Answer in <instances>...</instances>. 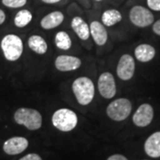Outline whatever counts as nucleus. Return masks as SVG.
<instances>
[{"label":"nucleus","instance_id":"obj_18","mask_svg":"<svg viewBox=\"0 0 160 160\" xmlns=\"http://www.w3.org/2000/svg\"><path fill=\"white\" fill-rule=\"evenodd\" d=\"M122 13L118 9H107L102 14V23L105 27H113L122 21Z\"/></svg>","mask_w":160,"mask_h":160},{"label":"nucleus","instance_id":"obj_1","mask_svg":"<svg viewBox=\"0 0 160 160\" xmlns=\"http://www.w3.org/2000/svg\"><path fill=\"white\" fill-rule=\"evenodd\" d=\"M71 88L78 104L87 106L92 102L95 94V86L90 78L84 76L76 78Z\"/></svg>","mask_w":160,"mask_h":160},{"label":"nucleus","instance_id":"obj_6","mask_svg":"<svg viewBox=\"0 0 160 160\" xmlns=\"http://www.w3.org/2000/svg\"><path fill=\"white\" fill-rule=\"evenodd\" d=\"M129 20L136 27L146 28L153 24L154 15L144 6H134L129 12Z\"/></svg>","mask_w":160,"mask_h":160},{"label":"nucleus","instance_id":"obj_22","mask_svg":"<svg viewBox=\"0 0 160 160\" xmlns=\"http://www.w3.org/2000/svg\"><path fill=\"white\" fill-rule=\"evenodd\" d=\"M147 5L149 9L160 12V0H147Z\"/></svg>","mask_w":160,"mask_h":160},{"label":"nucleus","instance_id":"obj_16","mask_svg":"<svg viewBox=\"0 0 160 160\" xmlns=\"http://www.w3.org/2000/svg\"><path fill=\"white\" fill-rule=\"evenodd\" d=\"M156 49L149 44H141L134 49V56L141 62H149L154 59Z\"/></svg>","mask_w":160,"mask_h":160},{"label":"nucleus","instance_id":"obj_17","mask_svg":"<svg viewBox=\"0 0 160 160\" xmlns=\"http://www.w3.org/2000/svg\"><path fill=\"white\" fill-rule=\"evenodd\" d=\"M28 46L31 51L38 55H44L48 50V45L46 39L39 35H32L28 39Z\"/></svg>","mask_w":160,"mask_h":160},{"label":"nucleus","instance_id":"obj_24","mask_svg":"<svg viewBox=\"0 0 160 160\" xmlns=\"http://www.w3.org/2000/svg\"><path fill=\"white\" fill-rule=\"evenodd\" d=\"M152 30L155 34L160 36V19L158 20L155 23H153V26H152Z\"/></svg>","mask_w":160,"mask_h":160},{"label":"nucleus","instance_id":"obj_26","mask_svg":"<svg viewBox=\"0 0 160 160\" xmlns=\"http://www.w3.org/2000/svg\"><path fill=\"white\" fill-rule=\"evenodd\" d=\"M6 13H5V12L3 11L2 9H0V25H2L3 23L5 22V21H6Z\"/></svg>","mask_w":160,"mask_h":160},{"label":"nucleus","instance_id":"obj_28","mask_svg":"<svg viewBox=\"0 0 160 160\" xmlns=\"http://www.w3.org/2000/svg\"><path fill=\"white\" fill-rule=\"evenodd\" d=\"M94 1H96V2H101V1H102V0H94Z\"/></svg>","mask_w":160,"mask_h":160},{"label":"nucleus","instance_id":"obj_4","mask_svg":"<svg viewBox=\"0 0 160 160\" xmlns=\"http://www.w3.org/2000/svg\"><path fill=\"white\" fill-rule=\"evenodd\" d=\"M1 49L8 62H16L22 55V40L17 35H6L1 40Z\"/></svg>","mask_w":160,"mask_h":160},{"label":"nucleus","instance_id":"obj_27","mask_svg":"<svg viewBox=\"0 0 160 160\" xmlns=\"http://www.w3.org/2000/svg\"><path fill=\"white\" fill-rule=\"evenodd\" d=\"M43 3L47 4V5H52V4H57L59 2H61L62 0H41Z\"/></svg>","mask_w":160,"mask_h":160},{"label":"nucleus","instance_id":"obj_25","mask_svg":"<svg viewBox=\"0 0 160 160\" xmlns=\"http://www.w3.org/2000/svg\"><path fill=\"white\" fill-rule=\"evenodd\" d=\"M107 160H128L125 156L121 154H114L108 158Z\"/></svg>","mask_w":160,"mask_h":160},{"label":"nucleus","instance_id":"obj_14","mask_svg":"<svg viewBox=\"0 0 160 160\" xmlns=\"http://www.w3.org/2000/svg\"><path fill=\"white\" fill-rule=\"evenodd\" d=\"M71 29L81 40L86 41L90 38V28L89 24L80 16L72 18L70 22Z\"/></svg>","mask_w":160,"mask_h":160},{"label":"nucleus","instance_id":"obj_8","mask_svg":"<svg viewBox=\"0 0 160 160\" xmlns=\"http://www.w3.org/2000/svg\"><path fill=\"white\" fill-rule=\"evenodd\" d=\"M118 78L123 81H128L132 78L135 72V61L131 54H123L120 57L116 69Z\"/></svg>","mask_w":160,"mask_h":160},{"label":"nucleus","instance_id":"obj_3","mask_svg":"<svg viewBox=\"0 0 160 160\" xmlns=\"http://www.w3.org/2000/svg\"><path fill=\"white\" fill-rule=\"evenodd\" d=\"M78 123V115L72 109L68 108H62L54 111L52 116V124L59 131H72L76 128Z\"/></svg>","mask_w":160,"mask_h":160},{"label":"nucleus","instance_id":"obj_15","mask_svg":"<svg viewBox=\"0 0 160 160\" xmlns=\"http://www.w3.org/2000/svg\"><path fill=\"white\" fill-rule=\"evenodd\" d=\"M144 150L150 158L160 157V132H156L149 136L144 143Z\"/></svg>","mask_w":160,"mask_h":160},{"label":"nucleus","instance_id":"obj_9","mask_svg":"<svg viewBox=\"0 0 160 160\" xmlns=\"http://www.w3.org/2000/svg\"><path fill=\"white\" fill-rule=\"evenodd\" d=\"M154 118V109L149 103L142 104L132 116V122L138 127L148 126Z\"/></svg>","mask_w":160,"mask_h":160},{"label":"nucleus","instance_id":"obj_20","mask_svg":"<svg viewBox=\"0 0 160 160\" xmlns=\"http://www.w3.org/2000/svg\"><path fill=\"white\" fill-rule=\"evenodd\" d=\"M32 19H33L32 12L28 9H22L20 10L15 14L13 22H14V25L17 28H24L31 22Z\"/></svg>","mask_w":160,"mask_h":160},{"label":"nucleus","instance_id":"obj_5","mask_svg":"<svg viewBox=\"0 0 160 160\" xmlns=\"http://www.w3.org/2000/svg\"><path fill=\"white\" fill-rule=\"evenodd\" d=\"M132 102L126 98H118L112 101L107 106L106 113L113 121L120 122L126 119L132 112Z\"/></svg>","mask_w":160,"mask_h":160},{"label":"nucleus","instance_id":"obj_12","mask_svg":"<svg viewBox=\"0 0 160 160\" xmlns=\"http://www.w3.org/2000/svg\"><path fill=\"white\" fill-rule=\"evenodd\" d=\"M89 28H90V37H92L93 42L99 46L106 45L109 38V35L106 27L102 23L98 21H92L89 25Z\"/></svg>","mask_w":160,"mask_h":160},{"label":"nucleus","instance_id":"obj_2","mask_svg":"<svg viewBox=\"0 0 160 160\" xmlns=\"http://www.w3.org/2000/svg\"><path fill=\"white\" fill-rule=\"evenodd\" d=\"M13 118L18 125L25 126L30 131L38 130L43 124L41 113L32 108H19L14 112Z\"/></svg>","mask_w":160,"mask_h":160},{"label":"nucleus","instance_id":"obj_11","mask_svg":"<svg viewBox=\"0 0 160 160\" xmlns=\"http://www.w3.org/2000/svg\"><path fill=\"white\" fill-rule=\"evenodd\" d=\"M29 146V141L24 137L15 136L6 140L3 145V150L7 155H18L22 153Z\"/></svg>","mask_w":160,"mask_h":160},{"label":"nucleus","instance_id":"obj_13","mask_svg":"<svg viewBox=\"0 0 160 160\" xmlns=\"http://www.w3.org/2000/svg\"><path fill=\"white\" fill-rule=\"evenodd\" d=\"M65 16L61 11H53L45 15L40 21V26L43 29L50 30L59 27L63 22Z\"/></svg>","mask_w":160,"mask_h":160},{"label":"nucleus","instance_id":"obj_19","mask_svg":"<svg viewBox=\"0 0 160 160\" xmlns=\"http://www.w3.org/2000/svg\"><path fill=\"white\" fill-rule=\"evenodd\" d=\"M54 44L58 49H61L62 51H68L72 46V40L70 36L66 31L61 30L55 34Z\"/></svg>","mask_w":160,"mask_h":160},{"label":"nucleus","instance_id":"obj_7","mask_svg":"<svg viewBox=\"0 0 160 160\" xmlns=\"http://www.w3.org/2000/svg\"><path fill=\"white\" fill-rule=\"evenodd\" d=\"M97 87L101 96L106 100L115 97L117 93V85L113 75L110 72H103L100 75L97 82Z\"/></svg>","mask_w":160,"mask_h":160},{"label":"nucleus","instance_id":"obj_23","mask_svg":"<svg viewBox=\"0 0 160 160\" xmlns=\"http://www.w3.org/2000/svg\"><path fill=\"white\" fill-rule=\"evenodd\" d=\"M19 160H43L42 158L40 157L38 154H36V153H30V154L26 155L22 157V158H20Z\"/></svg>","mask_w":160,"mask_h":160},{"label":"nucleus","instance_id":"obj_21","mask_svg":"<svg viewBox=\"0 0 160 160\" xmlns=\"http://www.w3.org/2000/svg\"><path fill=\"white\" fill-rule=\"evenodd\" d=\"M28 0H2V4L8 8H21L27 4Z\"/></svg>","mask_w":160,"mask_h":160},{"label":"nucleus","instance_id":"obj_10","mask_svg":"<svg viewBox=\"0 0 160 160\" xmlns=\"http://www.w3.org/2000/svg\"><path fill=\"white\" fill-rule=\"evenodd\" d=\"M82 65V60L73 55L62 54L56 57L54 66L61 72H69L78 69Z\"/></svg>","mask_w":160,"mask_h":160}]
</instances>
